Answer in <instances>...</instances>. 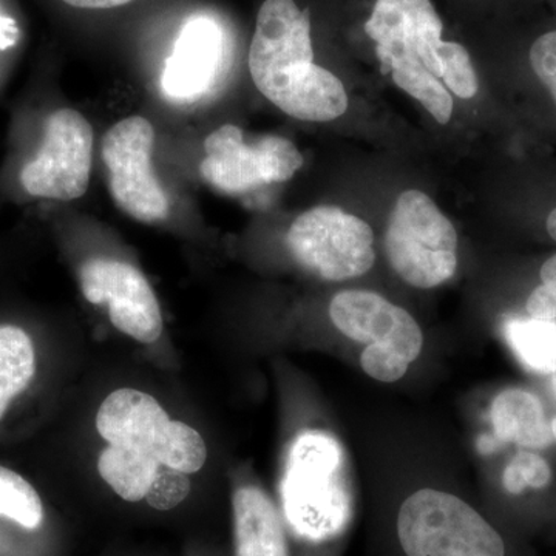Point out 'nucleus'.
<instances>
[{
  "label": "nucleus",
  "instance_id": "nucleus-10",
  "mask_svg": "<svg viewBox=\"0 0 556 556\" xmlns=\"http://www.w3.org/2000/svg\"><path fill=\"white\" fill-rule=\"evenodd\" d=\"M153 148L155 129L142 116L116 123L101 144L113 200L121 211L148 225L163 222L170 212V201L153 170Z\"/></svg>",
  "mask_w": 556,
  "mask_h": 556
},
{
  "label": "nucleus",
  "instance_id": "nucleus-14",
  "mask_svg": "<svg viewBox=\"0 0 556 556\" xmlns=\"http://www.w3.org/2000/svg\"><path fill=\"white\" fill-rule=\"evenodd\" d=\"M223 61V35L208 17H193L179 33L166 62L161 89L174 101H193L206 93Z\"/></svg>",
  "mask_w": 556,
  "mask_h": 556
},
{
  "label": "nucleus",
  "instance_id": "nucleus-2",
  "mask_svg": "<svg viewBox=\"0 0 556 556\" xmlns=\"http://www.w3.org/2000/svg\"><path fill=\"white\" fill-rule=\"evenodd\" d=\"M248 62L260 93L292 118L327 123L346 112L345 87L314 64L309 13L294 0H265Z\"/></svg>",
  "mask_w": 556,
  "mask_h": 556
},
{
  "label": "nucleus",
  "instance_id": "nucleus-13",
  "mask_svg": "<svg viewBox=\"0 0 556 556\" xmlns=\"http://www.w3.org/2000/svg\"><path fill=\"white\" fill-rule=\"evenodd\" d=\"M0 556H54L51 515L30 479L0 464Z\"/></svg>",
  "mask_w": 556,
  "mask_h": 556
},
{
  "label": "nucleus",
  "instance_id": "nucleus-19",
  "mask_svg": "<svg viewBox=\"0 0 556 556\" xmlns=\"http://www.w3.org/2000/svg\"><path fill=\"white\" fill-rule=\"evenodd\" d=\"M438 53L444 70L442 79L445 86L463 100L473 98L478 93L479 84L468 51L460 43L442 40Z\"/></svg>",
  "mask_w": 556,
  "mask_h": 556
},
{
  "label": "nucleus",
  "instance_id": "nucleus-6",
  "mask_svg": "<svg viewBox=\"0 0 556 556\" xmlns=\"http://www.w3.org/2000/svg\"><path fill=\"white\" fill-rule=\"evenodd\" d=\"M329 317L346 338L367 345L361 354V365L379 382L404 378L422 353V329L412 314L376 292H339L329 305Z\"/></svg>",
  "mask_w": 556,
  "mask_h": 556
},
{
  "label": "nucleus",
  "instance_id": "nucleus-8",
  "mask_svg": "<svg viewBox=\"0 0 556 556\" xmlns=\"http://www.w3.org/2000/svg\"><path fill=\"white\" fill-rule=\"evenodd\" d=\"M287 241L299 265L325 280L361 277L375 265L372 229L338 206L303 212L289 228Z\"/></svg>",
  "mask_w": 556,
  "mask_h": 556
},
{
  "label": "nucleus",
  "instance_id": "nucleus-23",
  "mask_svg": "<svg viewBox=\"0 0 556 556\" xmlns=\"http://www.w3.org/2000/svg\"><path fill=\"white\" fill-rule=\"evenodd\" d=\"M540 280L527 299V314L538 320L556 321V254L541 266Z\"/></svg>",
  "mask_w": 556,
  "mask_h": 556
},
{
  "label": "nucleus",
  "instance_id": "nucleus-1",
  "mask_svg": "<svg viewBox=\"0 0 556 556\" xmlns=\"http://www.w3.org/2000/svg\"><path fill=\"white\" fill-rule=\"evenodd\" d=\"M97 430L109 444L98 471L124 503H144L161 467L192 475L206 464V442L199 431L172 420L155 397L134 388H121L104 399Z\"/></svg>",
  "mask_w": 556,
  "mask_h": 556
},
{
  "label": "nucleus",
  "instance_id": "nucleus-20",
  "mask_svg": "<svg viewBox=\"0 0 556 556\" xmlns=\"http://www.w3.org/2000/svg\"><path fill=\"white\" fill-rule=\"evenodd\" d=\"M552 479L551 467L543 457L530 452H519L503 475V485L508 495H522L526 489L541 490Z\"/></svg>",
  "mask_w": 556,
  "mask_h": 556
},
{
  "label": "nucleus",
  "instance_id": "nucleus-5",
  "mask_svg": "<svg viewBox=\"0 0 556 556\" xmlns=\"http://www.w3.org/2000/svg\"><path fill=\"white\" fill-rule=\"evenodd\" d=\"M93 142V127L78 110H51L14 170V186L28 199H80L89 189Z\"/></svg>",
  "mask_w": 556,
  "mask_h": 556
},
{
  "label": "nucleus",
  "instance_id": "nucleus-24",
  "mask_svg": "<svg viewBox=\"0 0 556 556\" xmlns=\"http://www.w3.org/2000/svg\"><path fill=\"white\" fill-rule=\"evenodd\" d=\"M20 40V24L0 5V53H9L10 50L16 49Z\"/></svg>",
  "mask_w": 556,
  "mask_h": 556
},
{
  "label": "nucleus",
  "instance_id": "nucleus-7",
  "mask_svg": "<svg viewBox=\"0 0 556 556\" xmlns=\"http://www.w3.org/2000/svg\"><path fill=\"white\" fill-rule=\"evenodd\" d=\"M386 251L402 280L420 289L437 288L457 268V232L427 193H401L388 219Z\"/></svg>",
  "mask_w": 556,
  "mask_h": 556
},
{
  "label": "nucleus",
  "instance_id": "nucleus-16",
  "mask_svg": "<svg viewBox=\"0 0 556 556\" xmlns=\"http://www.w3.org/2000/svg\"><path fill=\"white\" fill-rule=\"evenodd\" d=\"M38 342L20 321L0 320V427L39 379Z\"/></svg>",
  "mask_w": 556,
  "mask_h": 556
},
{
  "label": "nucleus",
  "instance_id": "nucleus-17",
  "mask_svg": "<svg viewBox=\"0 0 556 556\" xmlns=\"http://www.w3.org/2000/svg\"><path fill=\"white\" fill-rule=\"evenodd\" d=\"M496 438L522 448L543 450L555 441L543 404L535 394L521 388H508L492 405Z\"/></svg>",
  "mask_w": 556,
  "mask_h": 556
},
{
  "label": "nucleus",
  "instance_id": "nucleus-26",
  "mask_svg": "<svg viewBox=\"0 0 556 556\" xmlns=\"http://www.w3.org/2000/svg\"><path fill=\"white\" fill-rule=\"evenodd\" d=\"M546 230L548 237H551L552 240L556 241V204L554 207L551 208V211H548L546 218Z\"/></svg>",
  "mask_w": 556,
  "mask_h": 556
},
{
  "label": "nucleus",
  "instance_id": "nucleus-18",
  "mask_svg": "<svg viewBox=\"0 0 556 556\" xmlns=\"http://www.w3.org/2000/svg\"><path fill=\"white\" fill-rule=\"evenodd\" d=\"M506 339L530 371L556 372V321L514 318L506 324Z\"/></svg>",
  "mask_w": 556,
  "mask_h": 556
},
{
  "label": "nucleus",
  "instance_id": "nucleus-25",
  "mask_svg": "<svg viewBox=\"0 0 556 556\" xmlns=\"http://www.w3.org/2000/svg\"><path fill=\"white\" fill-rule=\"evenodd\" d=\"M61 2L73 9L108 10L127 5L131 0H61Z\"/></svg>",
  "mask_w": 556,
  "mask_h": 556
},
{
  "label": "nucleus",
  "instance_id": "nucleus-15",
  "mask_svg": "<svg viewBox=\"0 0 556 556\" xmlns=\"http://www.w3.org/2000/svg\"><path fill=\"white\" fill-rule=\"evenodd\" d=\"M233 556H292L280 510L257 485L232 495Z\"/></svg>",
  "mask_w": 556,
  "mask_h": 556
},
{
  "label": "nucleus",
  "instance_id": "nucleus-3",
  "mask_svg": "<svg viewBox=\"0 0 556 556\" xmlns=\"http://www.w3.org/2000/svg\"><path fill=\"white\" fill-rule=\"evenodd\" d=\"M281 501L285 526L300 543L321 546L346 532L353 500L334 439L318 433L299 439L289 456Z\"/></svg>",
  "mask_w": 556,
  "mask_h": 556
},
{
  "label": "nucleus",
  "instance_id": "nucleus-27",
  "mask_svg": "<svg viewBox=\"0 0 556 556\" xmlns=\"http://www.w3.org/2000/svg\"><path fill=\"white\" fill-rule=\"evenodd\" d=\"M551 427H552V433H554V439L556 441V417L554 420H552Z\"/></svg>",
  "mask_w": 556,
  "mask_h": 556
},
{
  "label": "nucleus",
  "instance_id": "nucleus-21",
  "mask_svg": "<svg viewBox=\"0 0 556 556\" xmlns=\"http://www.w3.org/2000/svg\"><path fill=\"white\" fill-rule=\"evenodd\" d=\"M190 492H192V482L189 475L174 468L161 467L155 481L150 485L144 503L159 514H169L185 504Z\"/></svg>",
  "mask_w": 556,
  "mask_h": 556
},
{
  "label": "nucleus",
  "instance_id": "nucleus-22",
  "mask_svg": "<svg viewBox=\"0 0 556 556\" xmlns=\"http://www.w3.org/2000/svg\"><path fill=\"white\" fill-rule=\"evenodd\" d=\"M530 68L543 86L556 110V30L533 40L529 50Z\"/></svg>",
  "mask_w": 556,
  "mask_h": 556
},
{
  "label": "nucleus",
  "instance_id": "nucleus-9",
  "mask_svg": "<svg viewBox=\"0 0 556 556\" xmlns=\"http://www.w3.org/2000/svg\"><path fill=\"white\" fill-rule=\"evenodd\" d=\"M200 174L219 192H251L262 186L285 182L303 166V156L294 142L277 135L247 141L243 130L225 124L204 141Z\"/></svg>",
  "mask_w": 556,
  "mask_h": 556
},
{
  "label": "nucleus",
  "instance_id": "nucleus-4",
  "mask_svg": "<svg viewBox=\"0 0 556 556\" xmlns=\"http://www.w3.org/2000/svg\"><path fill=\"white\" fill-rule=\"evenodd\" d=\"M391 538L394 556H508L506 540L481 511L430 486L402 500Z\"/></svg>",
  "mask_w": 556,
  "mask_h": 556
},
{
  "label": "nucleus",
  "instance_id": "nucleus-12",
  "mask_svg": "<svg viewBox=\"0 0 556 556\" xmlns=\"http://www.w3.org/2000/svg\"><path fill=\"white\" fill-rule=\"evenodd\" d=\"M79 287L91 305L108 306L110 321L123 334L146 345L163 334L159 299L144 274L130 263L89 260L80 266Z\"/></svg>",
  "mask_w": 556,
  "mask_h": 556
},
{
  "label": "nucleus",
  "instance_id": "nucleus-11",
  "mask_svg": "<svg viewBox=\"0 0 556 556\" xmlns=\"http://www.w3.org/2000/svg\"><path fill=\"white\" fill-rule=\"evenodd\" d=\"M442 25L430 0H378L365 24L383 67L391 73L427 67L442 78Z\"/></svg>",
  "mask_w": 556,
  "mask_h": 556
}]
</instances>
